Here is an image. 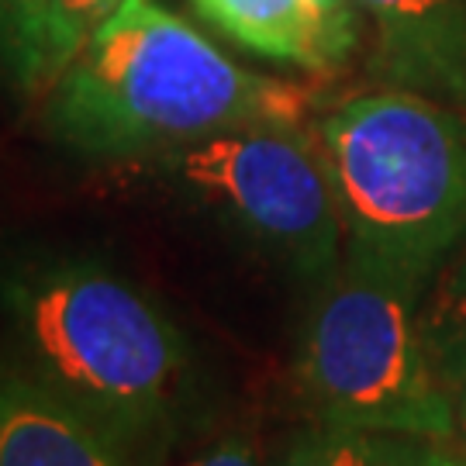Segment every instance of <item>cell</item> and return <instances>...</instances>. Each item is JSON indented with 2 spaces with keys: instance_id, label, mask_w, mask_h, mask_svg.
Returning a JSON list of instances; mask_svg holds the SVG:
<instances>
[{
  "instance_id": "1",
  "label": "cell",
  "mask_w": 466,
  "mask_h": 466,
  "mask_svg": "<svg viewBox=\"0 0 466 466\" xmlns=\"http://www.w3.org/2000/svg\"><path fill=\"white\" fill-rule=\"evenodd\" d=\"M315 94L259 76L159 0H121L49 90V128L86 156L194 146L249 125H300Z\"/></svg>"
},
{
  "instance_id": "2",
  "label": "cell",
  "mask_w": 466,
  "mask_h": 466,
  "mask_svg": "<svg viewBox=\"0 0 466 466\" xmlns=\"http://www.w3.org/2000/svg\"><path fill=\"white\" fill-rule=\"evenodd\" d=\"M4 308L35 380L149 446L190 387V350L132 280L86 259H42L4 280Z\"/></svg>"
},
{
  "instance_id": "3",
  "label": "cell",
  "mask_w": 466,
  "mask_h": 466,
  "mask_svg": "<svg viewBox=\"0 0 466 466\" xmlns=\"http://www.w3.org/2000/svg\"><path fill=\"white\" fill-rule=\"evenodd\" d=\"M429 283L346 249L318 283L294 360L311 421L425 442L456 439L452 398L435 380L418 329Z\"/></svg>"
},
{
  "instance_id": "4",
  "label": "cell",
  "mask_w": 466,
  "mask_h": 466,
  "mask_svg": "<svg viewBox=\"0 0 466 466\" xmlns=\"http://www.w3.org/2000/svg\"><path fill=\"white\" fill-rule=\"evenodd\" d=\"M346 249L432 280L466 235V121L408 90L356 97L321 121Z\"/></svg>"
},
{
  "instance_id": "5",
  "label": "cell",
  "mask_w": 466,
  "mask_h": 466,
  "mask_svg": "<svg viewBox=\"0 0 466 466\" xmlns=\"http://www.w3.org/2000/svg\"><path fill=\"white\" fill-rule=\"evenodd\" d=\"M163 167L300 280L318 287L342 263L346 225L321 135L249 125L163 152Z\"/></svg>"
},
{
  "instance_id": "6",
  "label": "cell",
  "mask_w": 466,
  "mask_h": 466,
  "mask_svg": "<svg viewBox=\"0 0 466 466\" xmlns=\"http://www.w3.org/2000/svg\"><path fill=\"white\" fill-rule=\"evenodd\" d=\"M138 450L28 370H0V466H138Z\"/></svg>"
},
{
  "instance_id": "7",
  "label": "cell",
  "mask_w": 466,
  "mask_h": 466,
  "mask_svg": "<svg viewBox=\"0 0 466 466\" xmlns=\"http://www.w3.org/2000/svg\"><path fill=\"white\" fill-rule=\"evenodd\" d=\"M377 17L383 38L408 76L442 90L466 86V38L460 0H356Z\"/></svg>"
},
{
  "instance_id": "8",
  "label": "cell",
  "mask_w": 466,
  "mask_h": 466,
  "mask_svg": "<svg viewBox=\"0 0 466 466\" xmlns=\"http://www.w3.org/2000/svg\"><path fill=\"white\" fill-rule=\"evenodd\" d=\"M418 329L435 380L456 400L466 390V235L439 263L425 287Z\"/></svg>"
},
{
  "instance_id": "9",
  "label": "cell",
  "mask_w": 466,
  "mask_h": 466,
  "mask_svg": "<svg viewBox=\"0 0 466 466\" xmlns=\"http://www.w3.org/2000/svg\"><path fill=\"white\" fill-rule=\"evenodd\" d=\"M215 28L256 56L311 69L300 0H194Z\"/></svg>"
},
{
  "instance_id": "10",
  "label": "cell",
  "mask_w": 466,
  "mask_h": 466,
  "mask_svg": "<svg viewBox=\"0 0 466 466\" xmlns=\"http://www.w3.org/2000/svg\"><path fill=\"white\" fill-rule=\"evenodd\" d=\"M0 66L25 94H49L52 0H0Z\"/></svg>"
},
{
  "instance_id": "11",
  "label": "cell",
  "mask_w": 466,
  "mask_h": 466,
  "mask_svg": "<svg viewBox=\"0 0 466 466\" xmlns=\"http://www.w3.org/2000/svg\"><path fill=\"white\" fill-rule=\"evenodd\" d=\"M408 439L311 421L283 442L277 466H394Z\"/></svg>"
},
{
  "instance_id": "12",
  "label": "cell",
  "mask_w": 466,
  "mask_h": 466,
  "mask_svg": "<svg viewBox=\"0 0 466 466\" xmlns=\"http://www.w3.org/2000/svg\"><path fill=\"white\" fill-rule=\"evenodd\" d=\"M352 4L356 0H300L311 69H332L352 52L356 46Z\"/></svg>"
},
{
  "instance_id": "13",
  "label": "cell",
  "mask_w": 466,
  "mask_h": 466,
  "mask_svg": "<svg viewBox=\"0 0 466 466\" xmlns=\"http://www.w3.org/2000/svg\"><path fill=\"white\" fill-rule=\"evenodd\" d=\"M117 4L121 0H52V69H56V80L66 73V66L86 46L94 28L115 11Z\"/></svg>"
},
{
  "instance_id": "14",
  "label": "cell",
  "mask_w": 466,
  "mask_h": 466,
  "mask_svg": "<svg viewBox=\"0 0 466 466\" xmlns=\"http://www.w3.org/2000/svg\"><path fill=\"white\" fill-rule=\"evenodd\" d=\"M177 466H263V460H259V450L249 435L228 432L215 442H204L200 450H194Z\"/></svg>"
},
{
  "instance_id": "15",
  "label": "cell",
  "mask_w": 466,
  "mask_h": 466,
  "mask_svg": "<svg viewBox=\"0 0 466 466\" xmlns=\"http://www.w3.org/2000/svg\"><path fill=\"white\" fill-rule=\"evenodd\" d=\"M394 466H466V450H452L450 442L408 439Z\"/></svg>"
},
{
  "instance_id": "16",
  "label": "cell",
  "mask_w": 466,
  "mask_h": 466,
  "mask_svg": "<svg viewBox=\"0 0 466 466\" xmlns=\"http://www.w3.org/2000/svg\"><path fill=\"white\" fill-rule=\"evenodd\" d=\"M452 411H456V439H460V446L466 450V390L452 400Z\"/></svg>"
}]
</instances>
